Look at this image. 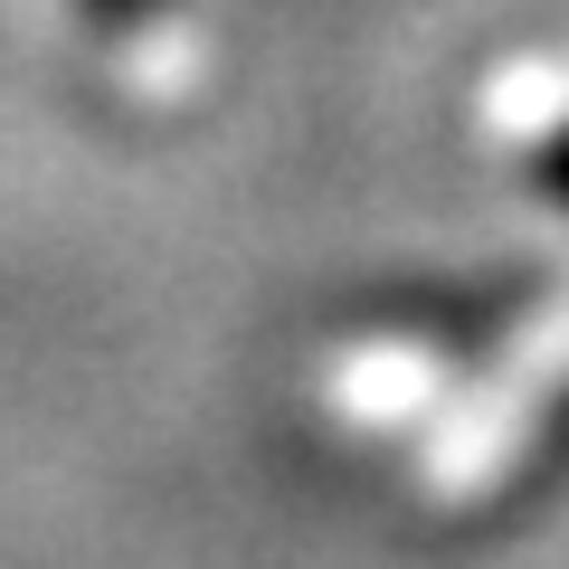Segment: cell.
<instances>
[{"instance_id":"1","label":"cell","mask_w":569,"mask_h":569,"mask_svg":"<svg viewBox=\"0 0 569 569\" xmlns=\"http://www.w3.org/2000/svg\"><path fill=\"white\" fill-rule=\"evenodd\" d=\"M531 190H541L550 209H569V123L541 142V152H531Z\"/></svg>"},{"instance_id":"2","label":"cell","mask_w":569,"mask_h":569,"mask_svg":"<svg viewBox=\"0 0 569 569\" xmlns=\"http://www.w3.org/2000/svg\"><path fill=\"white\" fill-rule=\"evenodd\" d=\"M86 10H96V20H114V29H142V20H162L171 0H86Z\"/></svg>"}]
</instances>
